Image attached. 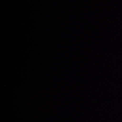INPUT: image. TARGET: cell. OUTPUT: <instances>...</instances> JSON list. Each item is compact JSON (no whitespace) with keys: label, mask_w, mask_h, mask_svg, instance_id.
Instances as JSON below:
<instances>
[]
</instances>
